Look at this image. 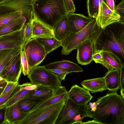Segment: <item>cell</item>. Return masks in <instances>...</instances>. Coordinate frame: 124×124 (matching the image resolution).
I'll return each instance as SVG.
<instances>
[{
  "mask_svg": "<svg viewBox=\"0 0 124 124\" xmlns=\"http://www.w3.org/2000/svg\"><path fill=\"white\" fill-rule=\"evenodd\" d=\"M87 117L100 124H124V99L117 92H111L86 105Z\"/></svg>",
  "mask_w": 124,
  "mask_h": 124,
  "instance_id": "obj_1",
  "label": "cell"
},
{
  "mask_svg": "<svg viewBox=\"0 0 124 124\" xmlns=\"http://www.w3.org/2000/svg\"><path fill=\"white\" fill-rule=\"evenodd\" d=\"M94 52H111L124 63V23L119 21L100 28L93 41Z\"/></svg>",
  "mask_w": 124,
  "mask_h": 124,
  "instance_id": "obj_2",
  "label": "cell"
},
{
  "mask_svg": "<svg viewBox=\"0 0 124 124\" xmlns=\"http://www.w3.org/2000/svg\"><path fill=\"white\" fill-rule=\"evenodd\" d=\"M32 7L35 18L53 30L68 13L63 0H34Z\"/></svg>",
  "mask_w": 124,
  "mask_h": 124,
  "instance_id": "obj_3",
  "label": "cell"
},
{
  "mask_svg": "<svg viewBox=\"0 0 124 124\" xmlns=\"http://www.w3.org/2000/svg\"><path fill=\"white\" fill-rule=\"evenodd\" d=\"M65 101L29 112L17 124H54Z\"/></svg>",
  "mask_w": 124,
  "mask_h": 124,
  "instance_id": "obj_4",
  "label": "cell"
},
{
  "mask_svg": "<svg viewBox=\"0 0 124 124\" xmlns=\"http://www.w3.org/2000/svg\"><path fill=\"white\" fill-rule=\"evenodd\" d=\"M100 28L97 25L95 18H93L83 29L76 33L70 32L62 41V54L68 55L82 42L97 34Z\"/></svg>",
  "mask_w": 124,
  "mask_h": 124,
  "instance_id": "obj_5",
  "label": "cell"
},
{
  "mask_svg": "<svg viewBox=\"0 0 124 124\" xmlns=\"http://www.w3.org/2000/svg\"><path fill=\"white\" fill-rule=\"evenodd\" d=\"M86 105H78L68 98L60 110L54 124H82L87 117Z\"/></svg>",
  "mask_w": 124,
  "mask_h": 124,
  "instance_id": "obj_6",
  "label": "cell"
},
{
  "mask_svg": "<svg viewBox=\"0 0 124 124\" xmlns=\"http://www.w3.org/2000/svg\"><path fill=\"white\" fill-rule=\"evenodd\" d=\"M30 83L40 85L55 90L62 86L61 81L44 65L34 67L28 75Z\"/></svg>",
  "mask_w": 124,
  "mask_h": 124,
  "instance_id": "obj_7",
  "label": "cell"
},
{
  "mask_svg": "<svg viewBox=\"0 0 124 124\" xmlns=\"http://www.w3.org/2000/svg\"><path fill=\"white\" fill-rule=\"evenodd\" d=\"M23 50L25 54L30 72L33 68L40 64L47 55L43 46L33 38L26 42Z\"/></svg>",
  "mask_w": 124,
  "mask_h": 124,
  "instance_id": "obj_8",
  "label": "cell"
},
{
  "mask_svg": "<svg viewBox=\"0 0 124 124\" xmlns=\"http://www.w3.org/2000/svg\"><path fill=\"white\" fill-rule=\"evenodd\" d=\"M22 51L10 61L0 73V76L7 82H18L22 71Z\"/></svg>",
  "mask_w": 124,
  "mask_h": 124,
  "instance_id": "obj_9",
  "label": "cell"
},
{
  "mask_svg": "<svg viewBox=\"0 0 124 124\" xmlns=\"http://www.w3.org/2000/svg\"><path fill=\"white\" fill-rule=\"evenodd\" d=\"M95 18L98 26L103 28L110 24L120 21L121 16L115 11L110 9L102 0L99 5L98 14Z\"/></svg>",
  "mask_w": 124,
  "mask_h": 124,
  "instance_id": "obj_10",
  "label": "cell"
},
{
  "mask_svg": "<svg viewBox=\"0 0 124 124\" xmlns=\"http://www.w3.org/2000/svg\"><path fill=\"white\" fill-rule=\"evenodd\" d=\"M98 33L85 40L77 47L76 59L78 63L86 65L90 64L93 61L92 55L94 51L93 41Z\"/></svg>",
  "mask_w": 124,
  "mask_h": 124,
  "instance_id": "obj_11",
  "label": "cell"
},
{
  "mask_svg": "<svg viewBox=\"0 0 124 124\" xmlns=\"http://www.w3.org/2000/svg\"><path fill=\"white\" fill-rule=\"evenodd\" d=\"M93 97L89 91L77 85L72 86L68 92V98L78 105H86Z\"/></svg>",
  "mask_w": 124,
  "mask_h": 124,
  "instance_id": "obj_12",
  "label": "cell"
},
{
  "mask_svg": "<svg viewBox=\"0 0 124 124\" xmlns=\"http://www.w3.org/2000/svg\"><path fill=\"white\" fill-rule=\"evenodd\" d=\"M68 92L65 86H62L57 89L52 95L44 100L40 101L29 112L65 100L68 98Z\"/></svg>",
  "mask_w": 124,
  "mask_h": 124,
  "instance_id": "obj_13",
  "label": "cell"
},
{
  "mask_svg": "<svg viewBox=\"0 0 124 124\" xmlns=\"http://www.w3.org/2000/svg\"><path fill=\"white\" fill-rule=\"evenodd\" d=\"M25 44L21 30L0 36V50L13 49Z\"/></svg>",
  "mask_w": 124,
  "mask_h": 124,
  "instance_id": "obj_14",
  "label": "cell"
},
{
  "mask_svg": "<svg viewBox=\"0 0 124 124\" xmlns=\"http://www.w3.org/2000/svg\"><path fill=\"white\" fill-rule=\"evenodd\" d=\"M70 32L76 33L84 28L91 20L92 18L82 14L69 13L67 15Z\"/></svg>",
  "mask_w": 124,
  "mask_h": 124,
  "instance_id": "obj_15",
  "label": "cell"
},
{
  "mask_svg": "<svg viewBox=\"0 0 124 124\" xmlns=\"http://www.w3.org/2000/svg\"><path fill=\"white\" fill-rule=\"evenodd\" d=\"M34 17H29L23 15L11 21L0 27V36L21 30L25 24L31 21Z\"/></svg>",
  "mask_w": 124,
  "mask_h": 124,
  "instance_id": "obj_16",
  "label": "cell"
},
{
  "mask_svg": "<svg viewBox=\"0 0 124 124\" xmlns=\"http://www.w3.org/2000/svg\"><path fill=\"white\" fill-rule=\"evenodd\" d=\"M101 51L102 57L98 63L102 65L108 70H120L124 65L120 58L114 54L108 51Z\"/></svg>",
  "mask_w": 124,
  "mask_h": 124,
  "instance_id": "obj_17",
  "label": "cell"
},
{
  "mask_svg": "<svg viewBox=\"0 0 124 124\" xmlns=\"http://www.w3.org/2000/svg\"><path fill=\"white\" fill-rule=\"evenodd\" d=\"M32 38L55 37L53 30L35 17L31 21Z\"/></svg>",
  "mask_w": 124,
  "mask_h": 124,
  "instance_id": "obj_18",
  "label": "cell"
},
{
  "mask_svg": "<svg viewBox=\"0 0 124 124\" xmlns=\"http://www.w3.org/2000/svg\"><path fill=\"white\" fill-rule=\"evenodd\" d=\"M120 70H108L103 77L107 90L116 92L121 88Z\"/></svg>",
  "mask_w": 124,
  "mask_h": 124,
  "instance_id": "obj_19",
  "label": "cell"
},
{
  "mask_svg": "<svg viewBox=\"0 0 124 124\" xmlns=\"http://www.w3.org/2000/svg\"><path fill=\"white\" fill-rule=\"evenodd\" d=\"M26 114L20 111L16 103L6 107L4 124H17L24 117Z\"/></svg>",
  "mask_w": 124,
  "mask_h": 124,
  "instance_id": "obj_20",
  "label": "cell"
},
{
  "mask_svg": "<svg viewBox=\"0 0 124 124\" xmlns=\"http://www.w3.org/2000/svg\"><path fill=\"white\" fill-rule=\"evenodd\" d=\"M46 69H60L64 70L69 73L83 72L82 69L76 63L67 60L55 62L44 66Z\"/></svg>",
  "mask_w": 124,
  "mask_h": 124,
  "instance_id": "obj_21",
  "label": "cell"
},
{
  "mask_svg": "<svg viewBox=\"0 0 124 124\" xmlns=\"http://www.w3.org/2000/svg\"><path fill=\"white\" fill-rule=\"evenodd\" d=\"M80 84L92 93L107 90L104 77L84 80Z\"/></svg>",
  "mask_w": 124,
  "mask_h": 124,
  "instance_id": "obj_22",
  "label": "cell"
},
{
  "mask_svg": "<svg viewBox=\"0 0 124 124\" xmlns=\"http://www.w3.org/2000/svg\"><path fill=\"white\" fill-rule=\"evenodd\" d=\"M55 37L62 41L70 33L67 15L62 18L56 24L53 29Z\"/></svg>",
  "mask_w": 124,
  "mask_h": 124,
  "instance_id": "obj_23",
  "label": "cell"
},
{
  "mask_svg": "<svg viewBox=\"0 0 124 124\" xmlns=\"http://www.w3.org/2000/svg\"><path fill=\"white\" fill-rule=\"evenodd\" d=\"M24 46L0 50V73L10 61L23 50Z\"/></svg>",
  "mask_w": 124,
  "mask_h": 124,
  "instance_id": "obj_24",
  "label": "cell"
},
{
  "mask_svg": "<svg viewBox=\"0 0 124 124\" xmlns=\"http://www.w3.org/2000/svg\"><path fill=\"white\" fill-rule=\"evenodd\" d=\"M55 90L40 85H38L37 88L32 90L27 98L42 101L52 95Z\"/></svg>",
  "mask_w": 124,
  "mask_h": 124,
  "instance_id": "obj_25",
  "label": "cell"
},
{
  "mask_svg": "<svg viewBox=\"0 0 124 124\" xmlns=\"http://www.w3.org/2000/svg\"><path fill=\"white\" fill-rule=\"evenodd\" d=\"M33 38L43 46L47 55L62 46V41L58 40L55 37Z\"/></svg>",
  "mask_w": 124,
  "mask_h": 124,
  "instance_id": "obj_26",
  "label": "cell"
},
{
  "mask_svg": "<svg viewBox=\"0 0 124 124\" xmlns=\"http://www.w3.org/2000/svg\"><path fill=\"white\" fill-rule=\"evenodd\" d=\"M40 101L25 98L19 101L16 103L20 111L27 113L33 108Z\"/></svg>",
  "mask_w": 124,
  "mask_h": 124,
  "instance_id": "obj_27",
  "label": "cell"
},
{
  "mask_svg": "<svg viewBox=\"0 0 124 124\" xmlns=\"http://www.w3.org/2000/svg\"><path fill=\"white\" fill-rule=\"evenodd\" d=\"M102 0L106 4V0H87V9L90 17H96L98 14L99 5Z\"/></svg>",
  "mask_w": 124,
  "mask_h": 124,
  "instance_id": "obj_28",
  "label": "cell"
},
{
  "mask_svg": "<svg viewBox=\"0 0 124 124\" xmlns=\"http://www.w3.org/2000/svg\"><path fill=\"white\" fill-rule=\"evenodd\" d=\"M24 15L22 12L19 10L11 13L0 15V27H1L9 22L11 21L18 18Z\"/></svg>",
  "mask_w": 124,
  "mask_h": 124,
  "instance_id": "obj_29",
  "label": "cell"
},
{
  "mask_svg": "<svg viewBox=\"0 0 124 124\" xmlns=\"http://www.w3.org/2000/svg\"><path fill=\"white\" fill-rule=\"evenodd\" d=\"M32 91L20 90L16 92L7 102L6 107H9L25 98H27Z\"/></svg>",
  "mask_w": 124,
  "mask_h": 124,
  "instance_id": "obj_30",
  "label": "cell"
},
{
  "mask_svg": "<svg viewBox=\"0 0 124 124\" xmlns=\"http://www.w3.org/2000/svg\"><path fill=\"white\" fill-rule=\"evenodd\" d=\"M31 21L25 24L21 30L23 40L24 44L32 38Z\"/></svg>",
  "mask_w": 124,
  "mask_h": 124,
  "instance_id": "obj_31",
  "label": "cell"
},
{
  "mask_svg": "<svg viewBox=\"0 0 124 124\" xmlns=\"http://www.w3.org/2000/svg\"><path fill=\"white\" fill-rule=\"evenodd\" d=\"M20 89L19 85L13 87L9 91L0 97V108L5 106L8 101Z\"/></svg>",
  "mask_w": 124,
  "mask_h": 124,
  "instance_id": "obj_32",
  "label": "cell"
},
{
  "mask_svg": "<svg viewBox=\"0 0 124 124\" xmlns=\"http://www.w3.org/2000/svg\"><path fill=\"white\" fill-rule=\"evenodd\" d=\"M21 62L23 74L24 76L28 75L30 71L25 54L23 50L21 51Z\"/></svg>",
  "mask_w": 124,
  "mask_h": 124,
  "instance_id": "obj_33",
  "label": "cell"
},
{
  "mask_svg": "<svg viewBox=\"0 0 124 124\" xmlns=\"http://www.w3.org/2000/svg\"><path fill=\"white\" fill-rule=\"evenodd\" d=\"M54 73L57 78L61 81L64 80L66 75L69 73L68 72L60 69H49Z\"/></svg>",
  "mask_w": 124,
  "mask_h": 124,
  "instance_id": "obj_34",
  "label": "cell"
},
{
  "mask_svg": "<svg viewBox=\"0 0 124 124\" xmlns=\"http://www.w3.org/2000/svg\"><path fill=\"white\" fill-rule=\"evenodd\" d=\"M115 10L120 15V22L124 21V0H123L117 5L115 8Z\"/></svg>",
  "mask_w": 124,
  "mask_h": 124,
  "instance_id": "obj_35",
  "label": "cell"
},
{
  "mask_svg": "<svg viewBox=\"0 0 124 124\" xmlns=\"http://www.w3.org/2000/svg\"><path fill=\"white\" fill-rule=\"evenodd\" d=\"M34 0H7L6 2L19 4L25 6H32Z\"/></svg>",
  "mask_w": 124,
  "mask_h": 124,
  "instance_id": "obj_36",
  "label": "cell"
},
{
  "mask_svg": "<svg viewBox=\"0 0 124 124\" xmlns=\"http://www.w3.org/2000/svg\"><path fill=\"white\" fill-rule=\"evenodd\" d=\"M64 4L67 12L74 13L75 11V7L72 0H63Z\"/></svg>",
  "mask_w": 124,
  "mask_h": 124,
  "instance_id": "obj_37",
  "label": "cell"
},
{
  "mask_svg": "<svg viewBox=\"0 0 124 124\" xmlns=\"http://www.w3.org/2000/svg\"><path fill=\"white\" fill-rule=\"evenodd\" d=\"M20 90L24 89L28 91H32L36 89L38 85L32 84L30 82H27L20 85Z\"/></svg>",
  "mask_w": 124,
  "mask_h": 124,
  "instance_id": "obj_38",
  "label": "cell"
},
{
  "mask_svg": "<svg viewBox=\"0 0 124 124\" xmlns=\"http://www.w3.org/2000/svg\"><path fill=\"white\" fill-rule=\"evenodd\" d=\"M19 84L18 82L15 83L12 82H8L6 87L2 93L0 97L9 91L13 87Z\"/></svg>",
  "mask_w": 124,
  "mask_h": 124,
  "instance_id": "obj_39",
  "label": "cell"
},
{
  "mask_svg": "<svg viewBox=\"0 0 124 124\" xmlns=\"http://www.w3.org/2000/svg\"><path fill=\"white\" fill-rule=\"evenodd\" d=\"M101 51L100 50H97L94 51L92 55L93 60L96 63H98V62L102 58Z\"/></svg>",
  "mask_w": 124,
  "mask_h": 124,
  "instance_id": "obj_40",
  "label": "cell"
},
{
  "mask_svg": "<svg viewBox=\"0 0 124 124\" xmlns=\"http://www.w3.org/2000/svg\"><path fill=\"white\" fill-rule=\"evenodd\" d=\"M120 81L121 88L120 89L124 90V65H123L121 69Z\"/></svg>",
  "mask_w": 124,
  "mask_h": 124,
  "instance_id": "obj_41",
  "label": "cell"
},
{
  "mask_svg": "<svg viewBox=\"0 0 124 124\" xmlns=\"http://www.w3.org/2000/svg\"><path fill=\"white\" fill-rule=\"evenodd\" d=\"M6 108L5 106L0 108V124H4Z\"/></svg>",
  "mask_w": 124,
  "mask_h": 124,
  "instance_id": "obj_42",
  "label": "cell"
},
{
  "mask_svg": "<svg viewBox=\"0 0 124 124\" xmlns=\"http://www.w3.org/2000/svg\"><path fill=\"white\" fill-rule=\"evenodd\" d=\"M106 4L112 10L115 11V6L114 0H106Z\"/></svg>",
  "mask_w": 124,
  "mask_h": 124,
  "instance_id": "obj_43",
  "label": "cell"
},
{
  "mask_svg": "<svg viewBox=\"0 0 124 124\" xmlns=\"http://www.w3.org/2000/svg\"><path fill=\"white\" fill-rule=\"evenodd\" d=\"M83 124H100L98 122L94 120H93L91 121H88L85 122H83Z\"/></svg>",
  "mask_w": 124,
  "mask_h": 124,
  "instance_id": "obj_44",
  "label": "cell"
},
{
  "mask_svg": "<svg viewBox=\"0 0 124 124\" xmlns=\"http://www.w3.org/2000/svg\"><path fill=\"white\" fill-rule=\"evenodd\" d=\"M7 83V82L3 85L0 86V96L6 87Z\"/></svg>",
  "mask_w": 124,
  "mask_h": 124,
  "instance_id": "obj_45",
  "label": "cell"
},
{
  "mask_svg": "<svg viewBox=\"0 0 124 124\" xmlns=\"http://www.w3.org/2000/svg\"><path fill=\"white\" fill-rule=\"evenodd\" d=\"M121 95L122 97L124 99V90L120 89Z\"/></svg>",
  "mask_w": 124,
  "mask_h": 124,
  "instance_id": "obj_46",
  "label": "cell"
},
{
  "mask_svg": "<svg viewBox=\"0 0 124 124\" xmlns=\"http://www.w3.org/2000/svg\"><path fill=\"white\" fill-rule=\"evenodd\" d=\"M7 82L4 80L0 81V86L5 84Z\"/></svg>",
  "mask_w": 124,
  "mask_h": 124,
  "instance_id": "obj_47",
  "label": "cell"
},
{
  "mask_svg": "<svg viewBox=\"0 0 124 124\" xmlns=\"http://www.w3.org/2000/svg\"><path fill=\"white\" fill-rule=\"evenodd\" d=\"M7 0H0V4L4 3Z\"/></svg>",
  "mask_w": 124,
  "mask_h": 124,
  "instance_id": "obj_48",
  "label": "cell"
},
{
  "mask_svg": "<svg viewBox=\"0 0 124 124\" xmlns=\"http://www.w3.org/2000/svg\"><path fill=\"white\" fill-rule=\"evenodd\" d=\"M4 80V79L0 76V81Z\"/></svg>",
  "mask_w": 124,
  "mask_h": 124,
  "instance_id": "obj_49",
  "label": "cell"
}]
</instances>
